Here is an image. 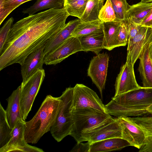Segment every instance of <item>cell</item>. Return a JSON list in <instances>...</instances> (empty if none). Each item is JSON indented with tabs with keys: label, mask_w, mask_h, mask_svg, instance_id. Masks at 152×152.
Instances as JSON below:
<instances>
[{
	"label": "cell",
	"mask_w": 152,
	"mask_h": 152,
	"mask_svg": "<svg viewBox=\"0 0 152 152\" xmlns=\"http://www.w3.org/2000/svg\"><path fill=\"white\" fill-rule=\"evenodd\" d=\"M69 16L64 7L49 9L15 23L0 53V70L14 64L22 65L28 55L44 45L64 26Z\"/></svg>",
	"instance_id": "cell-1"
},
{
	"label": "cell",
	"mask_w": 152,
	"mask_h": 152,
	"mask_svg": "<svg viewBox=\"0 0 152 152\" xmlns=\"http://www.w3.org/2000/svg\"><path fill=\"white\" fill-rule=\"evenodd\" d=\"M108 113L117 117L152 115V88H140L112 98L105 105Z\"/></svg>",
	"instance_id": "cell-2"
},
{
	"label": "cell",
	"mask_w": 152,
	"mask_h": 152,
	"mask_svg": "<svg viewBox=\"0 0 152 152\" xmlns=\"http://www.w3.org/2000/svg\"><path fill=\"white\" fill-rule=\"evenodd\" d=\"M61 104L60 97L46 96L33 117L24 122L25 138L27 143H37L45 134L50 131Z\"/></svg>",
	"instance_id": "cell-3"
},
{
	"label": "cell",
	"mask_w": 152,
	"mask_h": 152,
	"mask_svg": "<svg viewBox=\"0 0 152 152\" xmlns=\"http://www.w3.org/2000/svg\"><path fill=\"white\" fill-rule=\"evenodd\" d=\"M72 114L74 124L69 135L77 143L88 141L96 132L115 119L92 108L72 109Z\"/></svg>",
	"instance_id": "cell-4"
},
{
	"label": "cell",
	"mask_w": 152,
	"mask_h": 152,
	"mask_svg": "<svg viewBox=\"0 0 152 152\" xmlns=\"http://www.w3.org/2000/svg\"><path fill=\"white\" fill-rule=\"evenodd\" d=\"M73 87L66 88L60 96L61 104L55 121L50 130L57 142L70 135L74 124L72 104Z\"/></svg>",
	"instance_id": "cell-5"
},
{
	"label": "cell",
	"mask_w": 152,
	"mask_h": 152,
	"mask_svg": "<svg viewBox=\"0 0 152 152\" xmlns=\"http://www.w3.org/2000/svg\"><path fill=\"white\" fill-rule=\"evenodd\" d=\"M45 77L44 69L40 70L25 83H21L20 105L22 119L25 120Z\"/></svg>",
	"instance_id": "cell-6"
},
{
	"label": "cell",
	"mask_w": 152,
	"mask_h": 152,
	"mask_svg": "<svg viewBox=\"0 0 152 152\" xmlns=\"http://www.w3.org/2000/svg\"><path fill=\"white\" fill-rule=\"evenodd\" d=\"M72 109L92 108L108 114L104 105L94 91L82 84L73 87Z\"/></svg>",
	"instance_id": "cell-7"
},
{
	"label": "cell",
	"mask_w": 152,
	"mask_h": 152,
	"mask_svg": "<svg viewBox=\"0 0 152 152\" xmlns=\"http://www.w3.org/2000/svg\"><path fill=\"white\" fill-rule=\"evenodd\" d=\"M90 61L87 75L99 89L101 98L105 88L108 65L109 56L106 53H99Z\"/></svg>",
	"instance_id": "cell-8"
},
{
	"label": "cell",
	"mask_w": 152,
	"mask_h": 152,
	"mask_svg": "<svg viewBox=\"0 0 152 152\" xmlns=\"http://www.w3.org/2000/svg\"><path fill=\"white\" fill-rule=\"evenodd\" d=\"M25 121L19 120L12 129L10 139L4 146L0 148V152H44L43 150L28 145L24 135Z\"/></svg>",
	"instance_id": "cell-9"
},
{
	"label": "cell",
	"mask_w": 152,
	"mask_h": 152,
	"mask_svg": "<svg viewBox=\"0 0 152 152\" xmlns=\"http://www.w3.org/2000/svg\"><path fill=\"white\" fill-rule=\"evenodd\" d=\"M152 42V28L148 27L145 40L138 59V70L143 87L152 88V61L149 55Z\"/></svg>",
	"instance_id": "cell-10"
},
{
	"label": "cell",
	"mask_w": 152,
	"mask_h": 152,
	"mask_svg": "<svg viewBox=\"0 0 152 152\" xmlns=\"http://www.w3.org/2000/svg\"><path fill=\"white\" fill-rule=\"evenodd\" d=\"M83 51L78 37H69L51 52L45 55L44 64L56 65L73 54Z\"/></svg>",
	"instance_id": "cell-11"
},
{
	"label": "cell",
	"mask_w": 152,
	"mask_h": 152,
	"mask_svg": "<svg viewBox=\"0 0 152 152\" xmlns=\"http://www.w3.org/2000/svg\"><path fill=\"white\" fill-rule=\"evenodd\" d=\"M117 119L122 128V138L131 146L140 149L144 144L145 139L142 129L130 117H120Z\"/></svg>",
	"instance_id": "cell-12"
},
{
	"label": "cell",
	"mask_w": 152,
	"mask_h": 152,
	"mask_svg": "<svg viewBox=\"0 0 152 152\" xmlns=\"http://www.w3.org/2000/svg\"><path fill=\"white\" fill-rule=\"evenodd\" d=\"M134 66L132 64L126 61L121 67L120 72L116 78L115 84V91L114 96L141 87L136 81Z\"/></svg>",
	"instance_id": "cell-13"
},
{
	"label": "cell",
	"mask_w": 152,
	"mask_h": 152,
	"mask_svg": "<svg viewBox=\"0 0 152 152\" xmlns=\"http://www.w3.org/2000/svg\"><path fill=\"white\" fill-rule=\"evenodd\" d=\"M44 45L28 55L21 65L22 83L26 81L30 77L43 68L44 62Z\"/></svg>",
	"instance_id": "cell-14"
},
{
	"label": "cell",
	"mask_w": 152,
	"mask_h": 152,
	"mask_svg": "<svg viewBox=\"0 0 152 152\" xmlns=\"http://www.w3.org/2000/svg\"><path fill=\"white\" fill-rule=\"evenodd\" d=\"M21 90L20 85L13 91L7 99L8 104L5 111L8 122L12 129L19 120H23L20 105Z\"/></svg>",
	"instance_id": "cell-15"
},
{
	"label": "cell",
	"mask_w": 152,
	"mask_h": 152,
	"mask_svg": "<svg viewBox=\"0 0 152 152\" xmlns=\"http://www.w3.org/2000/svg\"><path fill=\"white\" fill-rule=\"evenodd\" d=\"M80 23L79 19L71 20L44 45V54L51 52L69 37L77 26Z\"/></svg>",
	"instance_id": "cell-16"
},
{
	"label": "cell",
	"mask_w": 152,
	"mask_h": 152,
	"mask_svg": "<svg viewBox=\"0 0 152 152\" xmlns=\"http://www.w3.org/2000/svg\"><path fill=\"white\" fill-rule=\"evenodd\" d=\"M83 51H90L96 54L103 49V30L78 37Z\"/></svg>",
	"instance_id": "cell-17"
},
{
	"label": "cell",
	"mask_w": 152,
	"mask_h": 152,
	"mask_svg": "<svg viewBox=\"0 0 152 152\" xmlns=\"http://www.w3.org/2000/svg\"><path fill=\"white\" fill-rule=\"evenodd\" d=\"M122 129L117 118L96 132L88 141L92 143L114 138H122Z\"/></svg>",
	"instance_id": "cell-18"
},
{
	"label": "cell",
	"mask_w": 152,
	"mask_h": 152,
	"mask_svg": "<svg viewBox=\"0 0 152 152\" xmlns=\"http://www.w3.org/2000/svg\"><path fill=\"white\" fill-rule=\"evenodd\" d=\"M147 29V27L141 26L131 44L128 46L126 62L134 65L138 59L145 40Z\"/></svg>",
	"instance_id": "cell-19"
},
{
	"label": "cell",
	"mask_w": 152,
	"mask_h": 152,
	"mask_svg": "<svg viewBox=\"0 0 152 152\" xmlns=\"http://www.w3.org/2000/svg\"><path fill=\"white\" fill-rule=\"evenodd\" d=\"M131 146L126 140L120 138H114L102 140L92 143L89 152H108L120 150Z\"/></svg>",
	"instance_id": "cell-20"
},
{
	"label": "cell",
	"mask_w": 152,
	"mask_h": 152,
	"mask_svg": "<svg viewBox=\"0 0 152 152\" xmlns=\"http://www.w3.org/2000/svg\"><path fill=\"white\" fill-rule=\"evenodd\" d=\"M142 129L145 136L144 144L139 152H152V115L130 117Z\"/></svg>",
	"instance_id": "cell-21"
},
{
	"label": "cell",
	"mask_w": 152,
	"mask_h": 152,
	"mask_svg": "<svg viewBox=\"0 0 152 152\" xmlns=\"http://www.w3.org/2000/svg\"><path fill=\"white\" fill-rule=\"evenodd\" d=\"M121 22L116 21L103 22L104 49L110 51L115 48V42Z\"/></svg>",
	"instance_id": "cell-22"
},
{
	"label": "cell",
	"mask_w": 152,
	"mask_h": 152,
	"mask_svg": "<svg viewBox=\"0 0 152 152\" xmlns=\"http://www.w3.org/2000/svg\"><path fill=\"white\" fill-rule=\"evenodd\" d=\"M152 9V2H141L130 5L127 12L128 19L141 26L142 23Z\"/></svg>",
	"instance_id": "cell-23"
},
{
	"label": "cell",
	"mask_w": 152,
	"mask_h": 152,
	"mask_svg": "<svg viewBox=\"0 0 152 152\" xmlns=\"http://www.w3.org/2000/svg\"><path fill=\"white\" fill-rule=\"evenodd\" d=\"M64 0H37L32 6L24 9L22 12L31 15L48 8L61 9L64 8Z\"/></svg>",
	"instance_id": "cell-24"
},
{
	"label": "cell",
	"mask_w": 152,
	"mask_h": 152,
	"mask_svg": "<svg viewBox=\"0 0 152 152\" xmlns=\"http://www.w3.org/2000/svg\"><path fill=\"white\" fill-rule=\"evenodd\" d=\"M104 0H88L85 11L80 20V22H91L99 20V15L104 5Z\"/></svg>",
	"instance_id": "cell-25"
},
{
	"label": "cell",
	"mask_w": 152,
	"mask_h": 152,
	"mask_svg": "<svg viewBox=\"0 0 152 152\" xmlns=\"http://www.w3.org/2000/svg\"><path fill=\"white\" fill-rule=\"evenodd\" d=\"M103 22L100 20L86 22H80L72 32L71 37H79L103 30Z\"/></svg>",
	"instance_id": "cell-26"
},
{
	"label": "cell",
	"mask_w": 152,
	"mask_h": 152,
	"mask_svg": "<svg viewBox=\"0 0 152 152\" xmlns=\"http://www.w3.org/2000/svg\"><path fill=\"white\" fill-rule=\"evenodd\" d=\"M12 129L7 119L5 110L0 103V148L9 141Z\"/></svg>",
	"instance_id": "cell-27"
},
{
	"label": "cell",
	"mask_w": 152,
	"mask_h": 152,
	"mask_svg": "<svg viewBox=\"0 0 152 152\" xmlns=\"http://www.w3.org/2000/svg\"><path fill=\"white\" fill-rule=\"evenodd\" d=\"M32 0H0V25L13 10L22 4Z\"/></svg>",
	"instance_id": "cell-28"
},
{
	"label": "cell",
	"mask_w": 152,
	"mask_h": 152,
	"mask_svg": "<svg viewBox=\"0 0 152 152\" xmlns=\"http://www.w3.org/2000/svg\"><path fill=\"white\" fill-rule=\"evenodd\" d=\"M115 11L116 21L122 22L128 19L127 12L130 5L126 0H110Z\"/></svg>",
	"instance_id": "cell-29"
},
{
	"label": "cell",
	"mask_w": 152,
	"mask_h": 152,
	"mask_svg": "<svg viewBox=\"0 0 152 152\" xmlns=\"http://www.w3.org/2000/svg\"><path fill=\"white\" fill-rule=\"evenodd\" d=\"M88 0H81L64 6L69 15L80 19L83 14Z\"/></svg>",
	"instance_id": "cell-30"
},
{
	"label": "cell",
	"mask_w": 152,
	"mask_h": 152,
	"mask_svg": "<svg viewBox=\"0 0 152 152\" xmlns=\"http://www.w3.org/2000/svg\"><path fill=\"white\" fill-rule=\"evenodd\" d=\"M99 19L103 22L117 21L115 11L110 0H107L101 9Z\"/></svg>",
	"instance_id": "cell-31"
},
{
	"label": "cell",
	"mask_w": 152,
	"mask_h": 152,
	"mask_svg": "<svg viewBox=\"0 0 152 152\" xmlns=\"http://www.w3.org/2000/svg\"><path fill=\"white\" fill-rule=\"evenodd\" d=\"M14 20L13 17L8 19L0 30V53L5 43L9 32L12 26Z\"/></svg>",
	"instance_id": "cell-32"
},
{
	"label": "cell",
	"mask_w": 152,
	"mask_h": 152,
	"mask_svg": "<svg viewBox=\"0 0 152 152\" xmlns=\"http://www.w3.org/2000/svg\"><path fill=\"white\" fill-rule=\"evenodd\" d=\"M127 31L128 46L131 43L133 39L138 32L141 26L127 19L124 20Z\"/></svg>",
	"instance_id": "cell-33"
},
{
	"label": "cell",
	"mask_w": 152,
	"mask_h": 152,
	"mask_svg": "<svg viewBox=\"0 0 152 152\" xmlns=\"http://www.w3.org/2000/svg\"><path fill=\"white\" fill-rule=\"evenodd\" d=\"M128 44L127 31L124 21L121 22V27L115 44V47L125 46Z\"/></svg>",
	"instance_id": "cell-34"
},
{
	"label": "cell",
	"mask_w": 152,
	"mask_h": 152,
	"mask_svg": "<svg viewBox=\"0 0 152 152\" xmlns=\"http://www.w3.org/2000/svg\"><path fill=\"white\" fill-rule=\"evenodd\" d=\"M92 143L88 141L87 142H82L77 143L72 149L70 152H89L90 146Z\"/></svg>",
	"instance_id": "cell-35"
},
{
	"label": "cell",
	"mask_w": 152,
	"mask_h": 152,
	"mask_svg": "<svg viewBox=\"0 0 152 152\" xmlns=\"http://www.w3.org/2000/svg\"><path fill=\"white\" fill-rule=\"evenodd\" d=\"M141 26L147 27H152V9L142 21Z\"/></svg>",
	"instance_id": "cell-36"
},
{
	"label": "cell",
	"mask_w": 152,
	"mask_h": 152,
	"mask_svg": "<svg viewBox=\"0 0 152 152\" xmlns=\"http://www.w3.org/2000/svg\"><path fill=\"white\" fill-rule=\"evenodd\" d=\"M81 0H64V6Z\"/></svg>",
	"instance_id": "cell-37"
},
{
	"label": "cell",
	"mask_w": 152,
	"mask_h": 152,
	"mask_svg": "<svg viewBox=\"0 0 152 152\" xmlns=\"http://www.w3.org/2000/svg\"><path fill=\"white\" fill-rule=\"evenodd\" d=\"M149 55L150 58L152 61V42L150 46Z\"/></svg>",
	"instance_id": "cell-38"
},
{
	"label": "cell",
	"mask_w": 152,
	"mask_h": 152,
	"mask_svg": "<svg viewBox=\"0 0 152 152\" xmlns=\"http://www.w3.org/2000/svg\"><path fill=\"white\" fill-rule=\"evenodd\" d=\"M141 1L144 2H152V0H141Z\"/></svg>",
	"instance_id": "cell-39"
},
{
	"label": "cell",
	"mask_w": 152,
	"mask_h": 152,
	"mask_svg": "<svg viewBox=\"0 0 152 152\" xmlns=\"http://www.w3.org/2000/svg\"><path fill=\"white\" fill-rule=\"evenodd\" d=\"M151 28H152V26Z\"/></svg>",
	"instance_id": "cell-40"
}]
</instances>
